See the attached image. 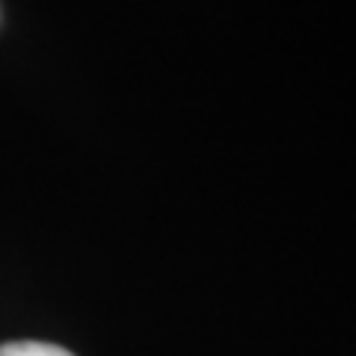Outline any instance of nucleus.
<instances>
[{"instance_id": "1", "label": "nucleus", "mask_w": 356, "mask_h": 356, "mask_svg": "<svg viewBox=\"0 0 356 356\" xmlns=\"http://www.w3.org/2000/svg\"><path fill=\"white\" fill-rule=\"evenodd\" d=\"M0 356H74V353L48 341H9L0 344Z\"/></svg>"}]
</instances>
